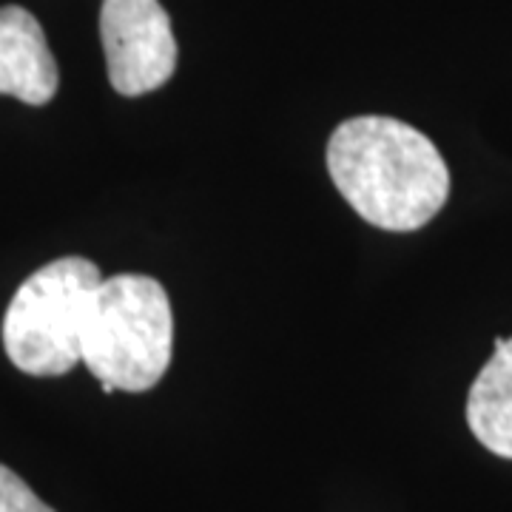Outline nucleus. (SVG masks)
Returning a JSON list of instances; mask_svg holds the SVG:
<instances>
[{
    "label": "nucleus",
    "mask_w": 512,
    "mask_h": 512,
    "mask_svg": "<svg viewBox=\"0 0 512 512\" xmlns=\"http://www.w3.org/2000/svg\"><path fill=\"white\" fill-rule=\"evenodd\" d=\"M328 171L362 220L393 234L424 228L450 197V168L436 143L419 128L379 114L336 126Z\"/></svg>",
    "instance_id": "obj_1"
},
{
    "label": "nucleus",
    "mask_w": 512,
    "mask_h": 512,
    "mask_svg": "<svg viewBox=\"0 0 512 512\" xmlns=\"http://www.w3.org/2000/svg\"><path fill=\"white\" fill-rule=\"evenodd\" d=\"M174 350V313L165 288L143 274L103 279L89 299L80 359L103 393H146L165 376Z\"/></svg>",
    "instance_id": "obj_2"
},
{
    "label": "nucleus",
    "mask_w": 512,
    "mask_h": 512,
    "mask_svg": "<svg viewBox=\"0 0 512 512\" xmlns=\"http://www.w3.org/2000/svg\"><path fill=\"white\" fill-rule=\"evenodd\" d=\"M100 282L97 265L83 256H63L29 276L3 316V348L12 365L29 376H63L83 362L80 336Z\"/></svg>",
    "instance_id": "obj_3"
},
{
    "label": "nucleus",
    "mask_w": 512,
    "mask_h": 512,
    "mask_svg": "<svg viewBox=\"0 0 512 512\" xmlns=\"http://www.w3.org/2000/svg\"><path fill=\"white\" fill-rule=\"evenodd\" d=\"M100 40L109 83L123 97L160 89L177 69V40L160 0H103Z\"/></svg>",
    "instance_id": "obj_4"
},
{
    "label": "nucleus",
    "mask_w": 512,
    "mask_h": 512,
    "mask_svg": "<svg viewBox=\"0 0 512 512\" xmlns=\"http://www.w3.org/2000/svg\"><path fill=\"white\" fill-rule=\"evenodd\" d=\"M57 83L55 55L35 15L23 6H0V94L26 106H46Z\"/></svg>",
    "instance_id": "obj_5"
},
{
    "label": "nucleus",
    "mask_w": 512,
    "mask_h": 512,
    "mask_svg": "<svg viewBox=\"0 0 512 512\" xmlns=\"http://www.w3.org/2000/svg\"><path fill=\"white\" fill-rule=\"evenodd\" d=\"M467 424L490 453L512 458V336L495 339V353L470 387Z\"/></svg>",
    "instance_id": "obj_6"
},
{
    "label": "nucleus",
    "mask_w": 512,
    "mask_h": 512,
    "mask_svg": "<svg viewBox=\"0 0 512 512\" xmlns=\"http://www.w3.org/2000/svg\"><path fill=\"white\" fill-rule=\"evenodd\" d=\"M0 512H55L49 504H43L32 487L0 464Z\"/></svg>",
    "instance_id": "obj_7"
}]
</instances>
